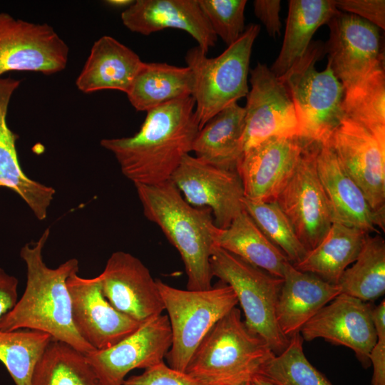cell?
<instances>
[{
    "instance_id": "obj_36",
    "label": "cell",
    "mask_w": 385,
    "mask_h": 385,
    "mask_svg": "<svg viewBox=\"0 0 385 385\" xmlns=\"http://www.w3.org/2000/svg\"><path fill=\"white\" fill-rule=\"evenodd\" d=\"M198 3L215 34L227 46L242 35L246 0H198Z\"/></svg>"
},
{
    "instance_id": "obj_27",
    "label": "cell",
    "mask_w": 385,
    "mask_h": 385,
    "mask_svg": "<svg viewBox=\"0 0 385 385\" xmlns=\"http://www.w3.org/2000/svg\"><path fill=\"white\" fill-rule=\"evenodd\" d=\"M339 10L333 0H290L281 50L270 70L283 76L307 51L316 31Z\"/></svg>"
},
{
    "instance_id": "obj_18",
    "label": "cell",
    "mask_w": 385,
    "mask_h": 385,
    "mask_svg": "<svg viewBox=\"0 0 385 385\" xmlns=\"http://www.w3.org/2000/svg\"><path fill=\"white\" fill-rule=\"evenodd\" d=\"M98 277L109 303L133 319L143 323L165 310L156 279L138 257L128 252H113Z\"/></svg>"
},
{
    "instance_id": "obj_11",
    "label": "cell",
    "mask_w": 385,
    "mask_h": 385,
    "mask_svg": "<svg viewBox=\"0 0 385 385\" xmlns=\"http://www.w3.org/2000/svg\"><path fill=\"white\" fill-rule=\"evenodd\" d=\"M324 52L344 91L360 84L383 66L379 29L355 15L339 11L327 22Z\"/></svg>"
},
{
    "instance_id": "obj_39",
    "label": "cell",
    "mask_w": 385,
    "mask_h": 385,
    "mask_svg": "<svg viewBox=\"0 0 385 385\" xmlns=\"http://www.w3.org/2000/svg\"><path fill=\"white\" fill-rule=\"evenodd\" d=\"M255 16L265 26L267 34L272 38L281 34L279 0H255L253 1Z\"/></svg>"
},
{
    "instance_id": "obj_21",
    "label": "cell",
    "mask_w": 385,
    "mask_h": 385,
    "mask_svg": "<svg viewBox=\"0 0 385 385\" xmlns=\"http://www.w3.org/2000/svg\"><path fill=\"white\" fill-rule=\"evenodd\" d=\"M121 20L130 31L145 36L165 29L183 30L206 53L217 40L198 0H135L122 12Z\"/></svg>"
},
{
    "instance_id": "obj_31",
    "label": "cell",
    "mask_w": 385,
    "mask_h": 385,
    "mask_svg": "<svg viewBox=\"0 0 385 385\" xmlns=\"http://www.w3.org/2000/svg\"><path fill=\"white\" fill-rule=\"evenodd\" d=\"M30 385H102L86 355L52 339L37 362Z\"/></svg>"
},
{
    "instance_id": "obj_15",
    "label": "cell",
    "mask_w": 385,
    "mask_h": 385,
    "mask_svg": "<svg viewBox=\"0 0 385 385\" xmlns=\"http://www.w3.org/2000/svg\"><path fill=\"white\" fill-rule=\"evenodd\" d=\"M373 307L370 302L340 293L307 322L299 333L304 341L322 338L351 349L363 367L368 368L370 352L377 341Z\"/></svg>"
},
{
    "instance_id": "obj_32",
    "label": "cell",
    "mask_w": 385,
    "mask_h": 385,
    "mask_svg": "<svg viewBox=\"0 0 385 385\" xmlns=\"http://www.w3.org/2000/svg\"><path fill=\"white\" fill-rule=\"evenodd\" d=\"M345 117L360 124L385 147V74L384 67L355 87L344 91Z\"/></svg>"
},
{
    "instance_id": "obj_41",
    "label": "cell",
    "mask_w": 385,
    "mask_h": 385,
    "mask_svg": "<svg viewBox=\"0 0 385 385\" xmlns=\"http://www.w3.org/2000/svg\"><path fill=\"white\" fill-rule=\"evenodd\" d=\"M369 359L373 366L371 385H385V340H377Z\"/></svg>"
},
{
    "instance_id": "obj_3",
    "label": "cell",
    "mask_w": 385,
    "mask_h": 385,
    "mask_svg": "<svg viewBox=\"0 0 385 385\" xmlns=\"http://www.w3.org/2000/svg\"><path fill=\"white\" fill-rule=\"evenodd\" d=\"M134 185L145 217L161 229L178 251L187 275V289H210L213 276L210 260L218 230L211 210L190 205L170 180Z\"/></svg>"
},
{
    "instance_id": "obj_5",
    "label": "cell",
    "mask_w": 385,
    "mask_h": 385,
    "mask_svg": "<svg viewBox=\"0 0 385 385\" xmlns=\"http://www.w3.org/2000/svg\"><path fill=\"white\" fill-rule=\"evenodd\" d=\"M260 31V25H248L239 39L215 58H208L198 46L187 51L185 59L192 74L199 130L220 111L247 96L252 49Z\"/></svg>"
},
{
    "instance_id": "obj_1",
    "label": "cell",
    "mask_w": 385,
    "mask_h": 385,
    "mask_svg": "<svg viewBox=\"0 0 385 385\" xmlns=\"http://www.w3.org/2000/svg\"><path fill=\"white\" fill-rule=\"evenodd\" d=\"M195 106L192 96L166 103L148 111L133 136L102 139L100 144L113 154L134 185L163 183L192 151L199 131Z\"/></svg>"
},
{
    "instance_id": "obj_17",
    "label": "cell",
    "mask_w": 385,
    "mask_h": 385,
    "mask_svg": "<svg viewBox=\"0 0 385 385\" xmlns=\"http://www.w3.org/2000/svg\"><path fill=\"white\" fill-rule=\"evenodd\" d=\"M374 211L385 210V147L360 124L344 117L326 143Z\"/></svg>"
},
{
    "instance_id": "obj_30",
    "label": "cell",
    "mask_w": 385,
    "mask_h": 385,
    "mask_svg": "<svg viewBox=\"0 0 385 385\" xmlns=\"http://www.w3.org/2000/svg\"><path fill=\"white\" fill-rule=\"evenodd\" d=\"M341 276L340 293L364 302L373 301L385 292V241L379 235L365 237L361 250Z\"/></svg>"
},
{
    "instance_id": "obj_6",
    "label": "cell",
    "mask_w": 385,
    "mask_h": 385,
    "mask_svg": "<svg viewBox=\"0 0 385 385\" xmlns=\"http://www.w3.org/2000/svg\"><path fill=\"white\" fill-rule=\"evenodd\" d=\"M324 44L311 43L304 55L280 79L292 100L302 139L324 143L345 117L342 108L344 88L329 63L322 71L317 62Z\"/></svg>"
},
{
    "instance_id": "obj_19",
    "label": "cell",
    "mask_w": 385,
    "mask_h": 385,
    "mask_svg": "<svg viewBox=\"0 0 385 385\" xmlns=\"http://www.w3.org/2000/svg\"><path fill=\"white\" fill-rule=\"evenodd\" d=\"M304 143L300 137L273 138L245 152L236 165L245 197L274 202L293 173Z\"/></svg>"
},
{
    "instance_id": "obj_16",
    "label": "cell",
    "mask_w": 385,
    "mask_h": 385,
    "mask_svg": "<svg viewBox=\"0 0 385 385\" xmlns=\"http://www.w3.org/2000/svg\"><path fill=\"white\" fill-rule=\"evenodd\" d=\"M74 327L95 351L107 349L134 332L142 323L115 309L104 297L99 279L78 272L67 279Z\"/></svg>"
},
{
    "instance_id": "obj_42",
    "label": "cell",
    "mask_w": 385,
    "mask_h": 385,
    "mask_svg": "<svg viewBox=\"0 0 385 385\" xmlns=\"http://www.w3.org/2000/svg\"><path fill=\"white\" fill-rule=\"evenodd\" d=\"M372 321L377 340H385V301L383 299L372 309Z\"/></svg>"
},
{
    "instance_id": "obj_10",
    "label": "cell",
    "mask_w": 385,
    "mask_h": 385,
    "mask_svg": "<svg viewBox=\"0 0 385 385\" xmlns=\"http://www.w3.org/2000/svg\"><path fill=\"white\" fill-rule=\"evenodd\" d=\"M249 73L242 154L270 138L299 137L294 106L283 81L264 63H257Z\"/></svg>"
},
{
    "instance_id": "obj_45",
    "label": "cell",
    "mask_w": 385,
    "mask_h": 385,
    "mask_svg": "<svg viewBox=\"0 0 385 385\" xmlns=\"http://www.w3.org/2000/svg\"><path fill=\"white\" fill-rule=\"evenodd\" d=\"M240 385H252V384L251 381H250V382L243 383V384H240Z\"/></svg>"
},
{
    "instance_id": "obj_7",
    "label": "cell",
    "mask_w": 385,
    "mask_h": 385,
    "mask_svg": "<svg viewBox=\"0 0 385 385\" xmlns=\"http://www.w3.org/2000/svg\"><path fill=\"white\" fill-rule=\"evenodd\" d=\"M172 334L165 356L168 365L185 371L196 349L212 327L238 302L232 289L221 282L207 290L180 289L156 279Z\"/></svg>"
},
{
    "instance_id": "obj_2",
    "label": "cell",
    "mask_w": 385,
    "mask_h": 385,
    "mask_svg": "<svg viewBox=\"0 0 385 385\" xmlns=\"http://www.w3.org/2000/svg\"><path fill=\"white\" fill-rule=\"evenodd\" d=\"M47 227L37 241L25 244L20 257L26 267V288L14 308L0 322V330L29 329L48 334L84 354L95 351L76 330L67 279L78 272V260L69 259L48 267L43 250L50 235Z\"/></svg>"
},
{
    "instance_id": "obj_4",
    "label": "cell",
    "mask_w": 385,
    "mask_h": 385,
    "mask_svg": "<svg viewBox=\"0 0 385 385\" xmlns=\"http://www.w3.org/2000/svg\"><path fill=\"white\" fill-rule=\"evenodd\" d=\"M274 355L265 340L247 327L235 307L206 334L185 372L203 385H240L260 376Z\"/></svg>"
},
{
    "instance_id": "obj_14",
    "label": "cell",
    "mask_w": 385,
    "mask_h": 385,
    "mask_svg": "<svg viewBox=\"0 0 385 385\" xmlns=\"http://www.w3.org/2000/svg\"><path fill=\"white\" fill-rule=\"evenodd\" d=\"M171 344L168 317L161 314L113 346L85 355L102 385H123L130 371L163 362Z\"/></svg>"
},
{
    "instance_id": "obj_29",
    "label": "cell",
    "mask_w": 385,
    "mask_h": 385,
    "mask_svg": "<svg viewBox=\"0 0 385 385\" xmlns=\"http://www.w3.org/2000/svg\"><path fill=\"white\" fill-rule=\"evenodd\" d=\"M193 78L188 66L143 63L126 93L132 106L146 111L166 103L191 96Z\"/></svg>"
},
{
    "instance_id": "obj_8",
    "label": "cell",
    "mask_w": 385,
    "mask_h": 385,
    "mask_svg": "<svg viewBox=\"0 0 385 385\" xmlns=\"http://www.w3.org/2000/svg\"><path fill=\"white\" fill-rule=\"evenodd\" d=\"M210 262L212 276L234 291L247 327L264 339L274 354H281L289 342L280 331L276 319L283 279L217 245L212 250Z\"/></svg>"
},
{
    "instance_id": "obj_44",
    "label": "cell",
    "mask_w": 385,
    "mask_h": 385,
    "mask_svg": "<svg viewBox=\"0 0 385 385\" xmlns=\"http://www.w3.org/2000/svg\"><path fill=\"white\" fill-rule=\"evenodd\" d=\"M252 385H274L262 376H255L252 381Z\"/></svg>"
},
{
    "instance_id": "obj_24",
    "label": "cell",
    "mask_w": 385,
    "mask_h": 385,
    "mask_svg": "<svg viewBox=\"0 0 385 385\" xmlns=\"http://www.w3.org/2000/svg\"><path fill=\"white\" fill-rule=\"evenodd\" d=\"M143 63L130 48L103 36L93 43L76 86L83 93L117 90L126 93Z\"/></svg>"
},
{
    "instance_id": "obj_23",
    "label": "cell",
    "mask_w": 385,
    "mask_h": 385,
    "mask_svg": "<svg viewBox=\"0 0 385 385\" xmlns=\"http://www.w3.org/2000/svg\"><path fill=\"white\" fill-rule=\"evenodd\" d=\"M282 279L276 319L282 333L289 339L339 294L340 289L313 274L298 270L291 262L286 265Z\"/></svg>"
},
{
    "instance_id": "obj_28",
    "label": "cell",
    "mask_w": 385,
    "mask_h": 385,
    "mask_svg": "<svg viewBox=\"0 0 385 385\" xmlns=\"http://www.w3.org/2000/svg\"><path fill=\"white\" fill-rule=\"evenodd\" d=\"M366 235L334 222L322 241L293 266L337 285L345 270L357 258Z\"/></svg>"
},
{
    "instance_id": "obj_22",
    "label": "cell",
    "mask_w": 385,
    "mask_h": 385,
    "mask_svg": "<svg viewBox=\"0 0 385 385\" xmlns=\"http://www.w3.org/2000/svg\"><path fill=\"white\" fill-rule=\"evenodd\" d=\"M20 81L0 78V188L16 192L28 205L35 217L45 220L56 190L29 178L23 171L17 155L18 135L9 127L6 116L12 94Z\"/></svg>"
},
{
    "instance_id": "obj_35",
    "label": "cell",
    "mask_w": 385,
    "mask_h": 385,
    "mask_svg": "<svg viewBox=\"0 0 385 385\" xmlns=\"http://www.w3.org/2000/svg\"><path fill=\"white\" fill-rule=\"evenodd\" d=\"M242 204L258 227L284 253L291 264L296 265L303 260L308 251L275 201L260 202L244 197Z\"/></svg>"
},
{
    "instance_id": "obj_9",
    "label": "cell",
    "mask_w": 385,
    "mask_h": 385,
    "mask_svg": "<svg viewBox=\"0 0 385 385\" xmlns=\"http://www.w3.org/2000/svg\"><path fill=\"white\" fill-rule=\"evenodd\" d=\"M319 144L305 140L296 168L275 200L307 251L322 241L333 222L317 168Z\"/></svg>"
},
{
    "instance_id": "obj_26",
    "label": "cell",
    "mask_w": 385,
    "mask_h": 385,
    "mask_svg": "<svg viewBox=\"0 0 385 385\" xmlns=\"http://www.w3.org/2000/svg\"><path fill=\"white\" fill-rule=\"evenodd\" d=\"M215 243L250 265L279 278L283 277L285 266L290 262L245 210L228 227L218 228Z\"/></svg>"
},
{
    "instance_id": "obj_37",
    "label": "cell",
    "mask_w": 385,
    "mask_h": 385,
    "mask_svg": "<svg viewBox=\"0 0 385 385\" xmlns=\"http://www.w3.org/2000/svg\"><path fill=\"white\" fill-rule=\"evenodd\" d=\"M123 385H203L185 371L170 367L164 361L126 378Z\"/></svg>"
},
{
    "instance_id": "obj_34",
    "label": "cell",
    "mask_w": 385,
    "mask_h": 385,
    "mask_svg": "<svg viewBox=\"0 0 385 385\" xmlns=\"http://www.w3.org/2000/svg\"><path fill=\"white\" fill-rule=\"evenodd\" d=\"M303 342L299 332L294 334L287 348L265 364L260 376L274 385H333L307 359Z\"/></svg>"
},
{
    "instance_id": "obj_25",
    "label": "cell",
    "mask_w": 385,
    "mask_h": 385,
    "mask_svg": "<svg viewBox=\"0 0 385 385\" xmlns=\"http://www.w3.org/2000/svg\"><path fill=\"white\" fill-rule=\"evenodd\" d=\"M245 108L235 103L224 108L197 132L192 146L195 157L219 168L236 170L242 155Z\"/></svg>"
},
{
    "instance_id": "obj_40",
    "label": "cell",
    "mask_w": 385,
    "mask_h": 385,
    "mask_svg": "<svg viewBox=\"0 0 385 385\" xmlns=\"http://www.w3.org/2000/svg\"><path fill=\"white\" fill-rule=\"evenodd\" d=\"M18 279L0 267V322L18 302Z\"/></svg>"
},
{
    "instance_id": "obj_13",
    "label": "cell",
    "mask_w": 385,
    "mask_h": 385,
    "mask_svg": "<svg viewBox=\"0 0 385 385\" xmlns=\"http://www.w3.org/2000/svg\"><path fill=\"white\" fill-rule=\"evenodd\" d=\"M170 180L190 205L210 208L220 229L228 227L244 210V189L236 170L214 166L187 154Z\"/></svg>"
},
{
    "instance_id": "obj_20",
    "label": "cell",
    "mask_w": 385,
    "mask_h": 385,
    "mask_svg": "<svg viewBox=\"0 0 385 385\" xmlns=\"http://www.w3.org/2000/svg\"><path fill=\"white\" fill-rule=\"evenodd\" d=\"M317 168L333 222L357 228L366 234L377 232V227L384 231L385 210L371 209L362 190L327 143L319 144Z\"/></svg>"
},
{
    "instance_id": "obj_38",
    "label": "cell",
    "mask_w": 385,
    "mask_h": 385,
    "mask_svg": "<svg viewBox=\"0 0 385 385\" xmlns=\"http://www.w3.org/2000/svg\"><path fill=\"white\" fill-rule=\"evenodd\" d=\"M334 3L339 11L355 15L384 30V0H335Z\"/></svg>"
},
{
    "instance_id": "obj_33",
    "label": "cell",
    "mask_w": 385,
    "mask_h": 385,
    "mask_svg": "<svg viewBox=\"0 0 385 385\" xmlns=\"http://www.w3.org/2000/svg\"><path fill=\"white\" fill-rule=\"evenodd\" d=\"M52 339L33 329L0 330V361L16 385H30L34 368Z\"/></svg>"
},
{
    "instance_id": "obj_12",
    "label": "cell",
    "mask_w": 385,
    "mask_h": 385,
    "mask_svg": "<svg viewBox=\"0 0 385 385\" xmlns=\"http://www.w3.org/2000/svg\"><path fill=\"white\" fill-rule=\"evenodd\" d=\"M68 56L67 44L49 25L0 13V78L9 71L53 74L66 67Z\"/></svg>"
},
{
    "instance_id": "obj_43",
    "label": "cell",
    "mask_w": 385,
    "mask_h": 385,
    "mask_svg": "<svg viewBox=\"0 0 385 385\" xmlns=\"http://www.w3.org/2000/svg\"><path fill=\"white\" fill-rule=\"evenodd\" d=\"M133 0H108L106 4L115 8H124L125 9L133 4Z\"/></svg>"
}]
</instances>
